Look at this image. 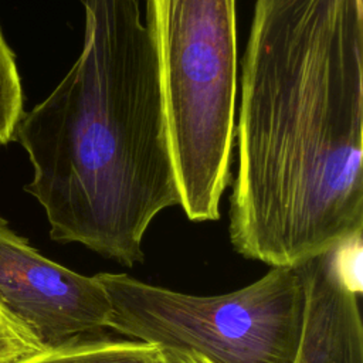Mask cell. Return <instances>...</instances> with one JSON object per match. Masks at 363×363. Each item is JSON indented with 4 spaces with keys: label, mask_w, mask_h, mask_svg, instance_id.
I'll use <instances>...</instances> for the list:
<instances>
[{
    "label": "cell",
    "mask_w": 363,
    "mask_h": 363,
    "mask_svg": "<svg viewBox=\"0 0 363 363\" xmlns=\"http://www.w3.org/2000/svg\"><path fill=\"white\" fill-rule=\"evenodd\" d=\"M147 363H213V362L194 352H186V350H179L173 347L159 346L157 353Z\"/></svg>",
    "instance_id": "30bf717a"
},
{
    "label": "cell",
    "mask_w": 363,
    "mask_h": 363,
    "mask_svg": "<svg viewBox=\"0 0 363 363\" xmlns=\"http://www.w3.org/2000/svg\"><path fill=\"white\" fill-rule=\"evenodd\" d=\"M23 88L16 55L0 28V146L7 145L24 113Z\"/></svg>",
    "instance_id": "ba28073f"
},
{
    "label": "cell",
    "mask_w": 363,
    "mask_h": 363,
    "mask_svg": "<svg viewBox=\"0 0 363 363\" xmlns=\"http://www.w3.org/2000/svg\"><path fill=\"white\" fill-rule=\"evenodd\" d=\"M111 329L125 339L199 353L213 363H292L303 312L299 267H271L221 295H190L126 274H96Z\"/></svg>",
    "instance_id": "277c9868"
},
{
    "label": "cell",
    "mask_w": 363,
    "mask_h": 363,
    "mask_svg": "<svg viewBox=\"0 0 363 363\" xmlns=\"http://www.w3.org/2000/svg\"><path fill=\"white\" fill-rule=\"evenodd\" d=\"M48 350L31 328L0 299V363H31Z\"/></svg>",
    "instance_id": "9c48e42d"
},
{
    "label": "cell",
    "mask_w": 363,
    "mask_h": 363,
    "mask_svg": "<svg viewBox=\"0 0 363 363\" xmlns=\"http://www.w3.org/2000/svg\"><path fill=\"white\" fill-rule=\"evenodd\" d=\"M167 139L183 211L220 217L237 96L235 0H146Z\"/></svg>",
    "instance_id": "3957f363"
},
{
    "label": "cell",
    "mask_w": 363,
    "mask_h": 363,
    "mask_svg": "<svg viewBox=\"0 0 363 363\" xmlns=\"http://www.w3.org/2000/svg\"><path fill=\"white\" fill-rule=\"evenodd\" d=\"M84 7L78 60L21 115L13 139L28 153L34 176L24 189L50 237L133 267L152 220L180 203L157 61L138 0Z\"/></svg>",
    "instance_id": "7a4b0ae2"
},
{
    "label": "cell",
    "mask_w": 363,
    "mask_h": 363,
    "mask_svg": "<svg viewBox=\"0 0 363 363\" xmlns=\"http://www.w3.org/2000/svg\"><path fill=\"white\" fill-rule=\"evenodd\" d=\"M299 269L305 301L292 363H363V284L343 268L335 248Z\"/></svg>",
    "instance_id": "8992f818"
},
{
    "label": "cell",
    "mask_w": 363,
    "mask_h": 363,
    "mask_svg": "<svg viewBox=\"0 0 363 363\" xmlns=\"http://www.w3.org/2000/svg\"><path fill=\"white\" fill-rule=\"evenodd\" d=\"M363 1L257 0L230 240L295 268L363 233Z\"/></svg>",
    "instance_id": "6da1fadb"
},
{
    "label": "cell",
    "mask_w": 363,
    "mask_h": 363,
    "mask_svg": "<svg viewBox=\"0 0 363 363\" xmlns=\"http://www.w3.org/2000/svg\"><path fill=\"white\" fill-rule=\"evenodd\" d=\"M0 299L50 349L105 335L111 312L96 275L44 257L1 216Z\"/></svg>",
    "instance_id": "5b68a950"
},
{
    "label": "cell",
    "mask_w": 363,
    "mask_h": 363,
    "mask_svg": "<svg viewBox=\"0 0 363 363\" xmlns=\"http://www.w3.org/2000/svg\"><path fill=\"white\" fill-rule=\"evenodd\" d=\"M159 346L129 339H113L106 333L51 349L31 363H147Z\"/></svg>",
    "instance_id": "52a82bcc"
}]
</instances>
